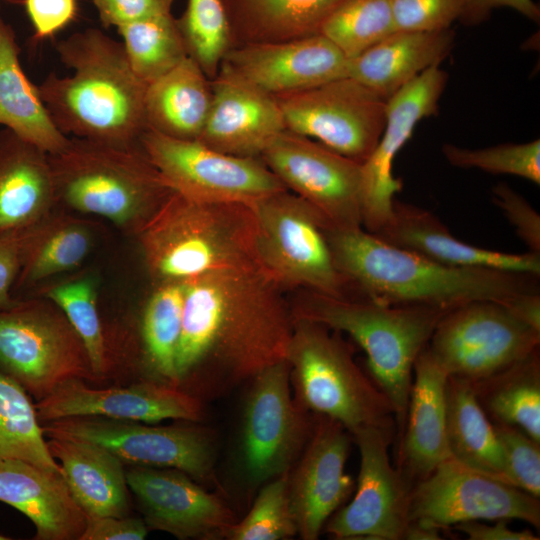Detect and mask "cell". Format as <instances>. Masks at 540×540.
I'll return each instance as SVG.
<instances>
[{
	"label": "cell",
	"mask_w": 540,
	"mask_h": 540,
	"mask_svg": "<svg viewBox=\"0 0 540 540\" xmlns=\"http://www.w3.org/2000/svg\"><path fill=\"white\" fill-rule=\"evenodd\" d=\"M408 517L440 530L467 521L500 519L539 528L540 501L449 457L412 487Z\"/></svg>",
	"instance_id": "obj_15"
},
{
	"label": "cell",
	"mask_w": 540,
	"mask_h": 540,
	"mask_svg": "<svg viewBox=\"0 0 540 540\" xmlns=\"http://www.w3.org/2000/svg\"><path fill=\"white\" fill-rule=\"evenodd\" d=\"M175 0H92L105 27L121 26L171 13Z\"/></svg>",
	"instance_id": "obj_47"
},
{
	"label": "cell",
	"mask_w": 540,
	"mask_h": 540,
	"mask_svg": "<svg viewBox=\"0 0 540 540\" xmlns=\"http://www.w3.org/2000/svg\"><path fill=\"white\" fill-rule=\"evenodd\" d=\"M396 30L432 32L460 20L468 0H389Z\"/></svg>",
	"instance_id": "obj_45"
},
{
	"label": "cell",
	"mask_w": 540,
	"mask_h": 540,
	"mask_svg": "<svg viewBox=\"0 0 540 540\" xmlns=\"http://www.w3.org/2000/svg\"><path fill=\"white\" fill-rule=\"evenodd\" d=\"M540 331L503 303L472 301L443 315L427 345L446 371L470 382L486 378L539 349Z\"/></svg>",
	"instance_id": "obj_12"
},
{
	"label": "cell",
	"mask_w": 540,
	"mask_h": 540,
	"mask_svg": "<svg viewBox=\"0 0 540 540\" xmlns=\"http://www.w3.org/2000/svg\"><path fill=\"white\" fill-rule=\"evenodd\" d=\"M91 247V234L76 222L38 224L27 232L18 285L36 282L77 267Z\"/></svg>",
	"instance_id": "obj_38"
},
{
	"label": "cell",
	"mask_w": 540,
	"mask_h": 540,
	"mask_svg": "<svg viewBox=\"0 0 540 540\" xmlns=\"http://www.w3.org/2000/svg\"><path fill=\"white\" fill-rule=\"evenodd\" d=\"M39 421L67 417L100 416L112 419L157 423L166 419L199 422L203 401L177 386L143 382L123 388L96 389L82 379L58 385L35 405Z\"/></svg>",
	"instance_id": "obj_20"
},
{
	"label": "cell",
	"mask_w": 540,
	"mask_h": 540,
	"mask_svg": "<svg viewBox=\"0 0 540 540\" xmlns=\"http://www.w3.org/2000/svg\"><path fill=\"white\" fill-rule=\"evenodd\" d=\"M26 12L37 39L52 37L77 15L76 0H25Z\"/></svg>",
	"instance_id": "obj_48"
},
{
	"label": "cell",
	"mask_w": 540,
	"mask_h": 540,
	"mask_svg": "<svg viewBox=\"0 0 540 540\" xmlns=\"http://www.w3.org/2000/svg\"><path fill=\"white\" fill-rule=\"evenodd\" d=\"M455 44L449 28L432 32L396 30L348 61V77L384 100L427 69L440 66Z\"/></svg>",
	"instance_id": "obj_27"
},
{
	"label": "cell",
	"mask_w": 540,
	"mask_h": 540,
	"mask_svg": "<svg viewBox=\"0 0 540 540\" xmlns=\"http://www.w3.org/2000/svg\"><path fill=\"white\" fill-rule=\"evenodd\" d=\"M140 148L165 184L191 200L252 205L287 190L257 158L223 153L199 140L173 138L147 128Z\"/></svg>",
	"instance_id": "obj_9"
},
{
	"label": "cell",
	"mask_w": 540,
	"mask_h": 540,
	"mask_svg": "<svg viewBox=\"0 0 540 540\" xmlns=\"http://www.w3.org/2000/svg\"><path fill=\"white\" fill-rule=\"evenodd\" d=\"M381 240L435 262L540 276V254H513L460 241L430 211L394 200L390 221L373 233Z\"/></svg>",
	"instance_id": "obj_25"
},
{
	"label": "cell",
	"mask_w": 540,
	"mask_h": 540,
	"mask_svg": "<svg viewBox=\"0 0 540 540\" xmlns=\"http://www.w3.org/2000/svg\"><path fill=\"white\" fill-rule=\"evenodd\" d=\"M46 443L51 455L60 460L68 488L86 515H126L128 485L120 458L85 440L51 437Z\"/></svg>",
	"instance_id": "obj_29"
},
{
	"label": "cell",
	"mask_w": 540,
	"mask_h": 540,
	"mask_svg": "<svg viewBox=\"0 0 540 540\" xmlns=\"http://www.w3.org/2000/svg\"><path fill=\"white\" fill-rule=\"evenodd\" d=\"M441 530L419 522L409 521L402 540H440Z\"/></svg>",
	"instance_id": "obj_54"
},
{
	"label": "cell",
	"mask_w": 540,
	"mask_h": 540,
	"mask_svg": "<svg viewBox=\"0 0 540 540\" xmlns=\"http://www.w3.org/2000/svg\"><path fill=\"white\" fill-rule=\"evenodd\" d=\"M140 233L148 268L159 283L189 281L223 269L265 272L251 205L199 202L172 192Z\"/></svg>",
	"instance_id": "obj_4"
},
{
	"label": "cell",
	"mask_w": 540,
	"mask_h": 540,
	"mask_svg": "<svg viewBox=\"0 0 540 540\" xmlns=\"http://www.w3.org/2000/svg\"><path fill=\"white\" fill-rule=\"evenodd\" d=\"M263 269L280 285L328 296H346L351 286L334 262L324 218L305 200L283 190L251 205Z\"/></svg>",
	"instance_id": "obj_8"
},
{
	"label": "cell",
	"mask_w": 540,
	"mask_h": 540,
	"mask_svg": "<svg viewBox=\"0 0 540 540\" xmlns=\"http://www.w3.org/2000/svg\"><path fill=\"white\" fill-rule=\"evenodd\" d=\"M286 360L294 399L307 411L339 422L351 435L364 427H397L393 404L358 366L340 332L293 318Z\"/></svg>",
	"instance_id": "obj_7"
},
{
	"label": "cell",
	"mask_w": 540,
	"mask_h": 540,
	"mask_svg": "<svg viewBox=\"0 0 540 540\" xmlns=\"http://www.w3.org/2000/svg\"><path fill=\"white\" fill-rule=\"evenodd\" d=\"M339 272L363 296L392 305L451 310L539 291L538 275L488 268L448 266L393 246L363 227H326Z\"/></svg>",
	"instance_id": "obj_2"
},
{
	"label": "cell",
	"mask_w": 540,
	"mask_h": 540,
	"mask_svg": "<svg viewBox=\"0 0 540 540\" xmlns=\"http://www.w3.org/2000/svg\"><path fill=\"white\" fill-rule=\"evenodd\" d=\"M348 61L331 41L315 34L230 48L221 66L259 89L278 96L346 77Z\"/></svg>",
	"instance_id": "obj_22"
},
{
	"label": "cell",
	"mask_w": 540,
	"mask_h": 540,
	"mask_svg": "<svg viewBox=\"0 0 540 540\" xmlns=\"http://www.w3.org/2000/svg\"><path fill=\"white\" fill-rule=\"evenodd\" d=\"M492 525L479 521H467L453 526L470 540H538L531 530L516 531L509 527V521L500 519Z\"/></svg>",
	"instance_id": "obj_52"
},
{
	"label": "cell",
	"mask_w": 540,
	"mask_h": 540,
	"mask_svg": "<svg viewBox=\"0 0 540 540\" xmlns=\"http://www.w3.org/2000/svg\"><path fill=\"white\" fill-rule=\"evenodd\" d=\"M187 281L159 283L145 307L142 335L150 366L160 382L177 386L175 358Z\"/></svg>",
	"instance_id": "obj_37"
},
{
	"label": "cell",
	"mask_w": 540,
	"mask_h": 540,
	"mask_svg": "<svg viewBox=\"0 0 540 540\" xmlns=\"http://www.w3.org/2000/svg\"><path fill=\"white\" fill-rule=\"evenodd\" d=\"M351 434L337 421L315 415L310 438L289 473L288 492L297 534L318 539L326 522L355 489L346 473Z\"/></svg>",
	"instance_id": "obj_19"
},
{
	"label": "cell",
	"mask_w": 540,
	"mask_h": 540,
	"mask_svg": "<svg viewBox=\"0 0 540 540\" xmlns=\"http://www.w3.org/2000/svg\"><path fill=\"white\" fill-rule=\"evenodd\" d=\"M448 374L427 346L413 366L406 418L400 434L398 465L413 487L450 457L446 441Z\"/></svg>",
	"instance_id": "obj_24"
},
{
	"label": "cell",
	"mask_w": 540,
	"mask_h": 540,
	"mask_svg": "<svg viewBox=\"0 0 540 540\" xmlns=\"http://www.w3.org/2000/svg\"><path fill=\"white\" fill-rule=\"evenodd\" d=\"M507 7L539 23L540 8L534 0H468L460 22L474 26L486 21L494 9Z\"/></svg>",
	"instance_id": "obj_51"
},
{
	"label": "cell",
	"mask_w": 540,
	"mask_h": 540,
	"mask_svg": "<svg viewBox=\"0 0 540 540\" xmlns=\"http://www.w3.org/2000/svg\"><path fill=\"white\" fill-rule=\"evenodd\" d=\"M117 29L132 71L146 85L188 57L177 18L172 13L136 21Z\"/></svg>",
	"instance_id": "obj_36"
},
{
	"label": "cell",
	"mask_w": 540,
	"mask_h": 540,
	"mask_svg": "<svg viewBox=\"0 0 540 540\" xmlns=\"http://www.w3.org/2000/svg\"><path fill=\"white\" fill-rule=\"evenodd\" d=\"M504 305L514 317L540 331V291L516 295Z\"/></svg>",
	"instance_id": "obj_53"
},
{
	"label": "cell",
	"mask_w": 540,
	"mask_h": 540,
	"mask_svg": "<svg viewBox=\"0 0 540 540\" xmlns=\"http://www.w3.org/2000/svg\"><path fill=\"white\" fill-rule=\"evenodd\" d=\"M48 157L56 198L122 226L140 229L173 192L141 148L73 137Z\"/></svg>",
	"instance_id": "obj_6"
},
{
	"label": "cell",
	"mask_w": 540,
	"mask_h": 540,
	"mask_svg": "<svg viewBox=\"0 0 540 540\" xmlns=\"http://www.w3.org/2000/svg\"><path fill=\"white\" fill-rule=\"evenodd\" d=\"M47 297L65 313L80 337L94 374L106 369L105 344L91 279H79L51 288Z\"/></svg>",
	"instance_id": "obj_43"
},
{
	"label": "cell",
	"mask_w": 540,
	"mask_h": 540,
	"mask_svg": "<svg viewBox=\"0 0 540 540\" xmlns=\"http://www.w3.org/2000/svg\"><path fill=\"white\" fill-rule=\"evenodd\" d=\"M56 52L71 74L52 72L38 85L55 126L67 137L140 148L147 85L132 71L122 42L88 28L58 41Z\"/></svg>",
	"instance_id": "obj_3"
},
{
	"label": "cell",
	"mask_w": 540,
	"mask_h": 540,
	"mask_svg": "<svg viewBox=\"0 0 540 540\" xmlns=\"http://www.w3.org/2000/svg\"><path fill=\"white\" fill-rule=\"evenodd\" d=\"M0 501L33 522L38 540H79L86 527L65 477L21 459L0 462Z\"/></svg>",
	"instance_id": "obj_26"
},
{
	"label": "cell",
	"mask_w": 540,
	"mask_h": 540,
	"mask_svg": "<svg viewBox=\"0 0 540 540\" xmlns=\"http://www.w3.org/2000/svg\"><path fill=\"white\" fill-rule=\"evenodd\" d=\"M177 23L188 56L213 79L233 39L225 0H187Z\"/></svg>",
	"instance_id": "obj_40"
},
{
	"label": "cell",
	"mask_w": 540,
	"mask_h": 540,
	"mask_svg": "<svg viewBox=\"0 0 540 540\" xmlns=\"http://www.w3.org/2000/svg\"><path fill=\"white\" fill-rule=\"evenodd\" d=\"M275 97L286 130L359 163L370 155L384 128L386 100L348 76Z\"/></svg>",
	"instance_id": "obj_14"
},
{
	"label": "cell",
	"mask_w": 540,
	"mask_h": 540,
	"mask_svg": "<svg viewBox=\"0 0 540 540\" xmlns=\"http://www.w3.org/2000/svg\"><path fill=\"white\" fill-rule=\"evenodd\" d=\"M126 481L148 528L179 539L214 540L227 538L236 522L227 504L180 470L136 466Z\"/></svg>",
	"instance_id": "obj_21"
},
{
	"label": "cell",
	"mask_w": 540,
	"mask_h": 540,
	"mask_svg": "<svg viewBox=\"0 0 540 540\" xmlns=\"http://www.w3.org/2000/svg\"><path fill=\"white\" fill-rule=\"evenodd\" d=\"M394 31L389 0H344L326 18L320 34L350 60Z\"/></svg>",
	"instance_id": "obj_39"
},
{
	"label": "cell",
	"mask_w": 540,
	"mask_h": 540,
	"mask_svg": "<svg viewBox=\"0 0 540 540\" xmlns=\"http://www.w3.org/2000/svg\"><path fill=\"white\" fill-rule=\"evenodd\" d=\"M261 157L285 188L315 208L329 228L362 227L361 163L288 130Z\"/></svg>",
	"instance_id": "obj_16"
},
{
	"label": "cell",
	"mask_w": 540,
	"mask_h": 540,
	"mask_svg": "<svg viewBox=\"0 0 540 540\" xmlns=\"http://www.w3.org/2000/svg\"><path fill=\"white\" fill-rule=\"evenodd\" d=\"M147 533L148 527L141 519L87 515L79 540H142Z\"/></svg>",
	"instance_id": "obj_49"
},
{
	"label": "cell",
	"mask_w": 540,
	"mask_h": 540,
	"mask_svg": "<svg viewBox=\"0 0 540 540\" xmlns=\"http://www.w3.org/2000/svg\"><path fill=\"white\" fill-rule=\"evenodd\" d=\"M212 101L197 140L239 157H261L286 130L275 96L220 66L211 81Z\"/></svg>",
	"instance_id": "obj_23"
},
{
	"label": "cell",
	"mask_w": 540,
	"mask_h": 540,
	"mask_svg": "<svg viewBox=\"0 0 540 540\" xmlns=\"http://www.w3.org/2000/svg\"><path fill=\"white\" fill-rule=\"evenodd\" d=\"M29 229L0 234V308L15 303L11 298V288L21 269L24 243Z\"/></svg>",
	"instance_id": "obj_50"
},
{
	"label": "cell",
	"mask_w": 540,
	"mask_h": 540,
	"mask_svg": "<svg viewBox=\"0 0 540 540\" xmlns=\"http://www.w3.org/2000/svg\"><path fill=\"white\" fill-rule=\"evenodd\" d=\"M446 441L454 460L513 485L493 423L478 404L470 381L456 376H448L446 384Z\"/></svg>",
	"instance_id": "obj_32"
},
{
	"label": "cell",
	"mask_w": 540,
	"mask_h": 540,
	"mask_svg": "<svg viewBox=\"0 0 540 540\" xmlns=\"http://www.w3.org/2000/svg\"><path fill=\"white\" fill-rule=\"evenodd\" d=\"M250 383L240 461L247 482L258 486L290 472L310 438L315 415L292 397L287 360L265 368Z\"/></svg>",
	"instance_id": "obj_11"
},
{
	"label": "cell",
	"mask_w": 540,
	"mask_h": 540,
	"mask_svg": "<svg viewBox=\"0 0 540 540\" xmlns=\"http://www.w3.org/2000/svg\"><path fill=\"white\" fill-rule=\"evenodd\" d=\"M442 154L449 164L490 174L512 175L540 184V140L485 148H465L446 143Z\"/></svg>",
	"instance_id": "obj_42"
},
{
	"label": "cell",
	"mask_w": 540,
	"mask_h": 540,
	"mask_svg": "<svg viewBox=\"0 0 540 540\" xmlns=\"http://www.w3.org/2000/svg\"><path fill=\"white\" fill-rule=\"evenodd\" d=\"M43 435L35 406L26 390L0 370V462L21 459L64 476Z\"/></svg>",
	"instance_id": "obj_35"
},
{
	"label": "cell",
	"mask_w": 540,
	"mask_h": 540,
	"mask_svg": "<svg viewBox=\"0 0 540 540\" xmlns=\"http://www.w3.org/2000/svg\"><path fill=\"white\" fill-rule=\"evenodd\" d=\"M7 539H10V538L0 534V540H7Z\"/></svg>",
	"instance_id": "obj_55"
},
{
	"label": "cell",
	"mask_w": 540,
	"mask_h": 540,
	"mask_svg": "<svg viewBox=\"0 0 540 540\" xmlns=\"http://www.w3.org/2000/svg\"><path fill=\"white\" fill-rule=\"evenodd\" d=\"M493 425L512 484L540 498V443L515 426Z\"/></svg>",
	"instance_id": "obj_44"
},
{
	"label": "cell",
	"mask_w": 540,
	"mask_h": 540,
	"mask_svg": "<svg viewBox=\"0 0 540 540\" xmlns=\"http://www.w3.org/2000/svg\"><path fill=\"white\" fill-rule=\"evenodd\" d=\"M289 473L266 482L249 513L242 521L235 522L227 539L284 540L297 535L288 492Z\"/></svg>",
	"instance_id": "obj_41"
},
{
	"label": "cell",
	"mask_w": 540,
	"mask_h": 540,
	"mask_svg": "<svg viewBox=\"0 0 540 540\" xmlns=\"http://www.w3.org/2000/svg\"><path fill=\"white\" fill-rule=\"evenodd\" d=\"M0 370L37 400L66 380L94 375L68 319L31 302L0 308Z\"/></svg>",
	"instance_id": "obj_10"
},
{
	"label": "cell",
	"mask_w": 540,
	"mask_h": 540,
	"mask_svg": "<svg viewBox=\"0 0 540 540\" xmlns=\"http://www.w3.org/2000/svg\"><path fill=\"white\" fill-rule=\"evenodd\" d=\"M470 383L478 404L493 424L515 426L540 443L539 349Z\"/></svg>",
	"instance_id": "obj_34"
},
{
	"label": "cell",
	"mask_w": 540,
	"mask_h": 540,
	"mask_svg": "<svg viewBox=\"0 0 540 540\" xmlns=\"http://www.w3.org/2000/svg\"><path fill=\"white\" fill-rule=\"evenodd\" d=\"M449 310L392 305L363 296H328L310 292L293 318L319 323L348 334L365 352L369 374L395 408L400 436L406 418L413 366Z\"/></svg>",
	"instance_id": "obj_5"
},
{
	"label": "cell",
	"mask_w": 540,
	"mask_h": 540,
	"mask_svg": "<svg viewBox=\"0 0 540 540\" xmlns=\"http://www.w3.org/2000/svg\"><path fill=\"white\" fill-rule=\"evenodd\" d=\"M212 101L211 81L191 58L147 85V128L169 137L197 140Z\"/></svg>",
	"instance_id": "obj_31"
},
{
	"label": "cell",
	"mask_w": 540,
	"mask_h": 540,
	"mask_svg": "<svg viewBox=\"0 0 540 540\" xmlns=\"http://www.w3.org/2000/svg\"><path fill=\"white\" fill-rule=\"evenodd\" d=\"M394 434L395 428L364 427L351 435L360 468L353 499L324 526L335 539L402 540L412 487L391 464Z\"/></svg>",
	"instance_id": "obj_17"
},
{
	"label": "cell",
	"mask_w": 540,
	"mask_h": 540,
	"mask_svg": "<svg viewBox=\"0 0 540 540\" xmlns=\"http://www.w3.org/2000/svg\"><path fill=\"white\" fill-rule=\"evenodd\" d=\"M194 424L149 426L138 421L77 416L47 422L44 435L101 445L121 461L142 467L180 470L205 482L213 474V434Z\"/></svg>",
	"instance_id": "obj_13"
},
{
	"label": "cell",
	"mask_w": 540,
	"mask_h": 540,
	"mask_svg": "<svg viewBox=\"0 0 540 540\" xmlns=\"http://www.w3.org/2000/svg\"><path fill=\"white\" fill-rule=\"evenodd\" d=\"M492 199L529 252L540 254V215L518 192L504 183L492 189Z\"/></svg>",
	"instance_id": "obj_46"
},
{
	"label": "cell",
	"mask_w": 540,
	"mask_h": 540,
	"mask_svg": "<svg viewBox=\"0 0 540 540\" xmlns=\"http://www.w3.org/2000/svg\"><path fill=\"white\" fill-rule=\"evenodd\" d=\"M13 28L0 17V124L48 154L69 142L53 123L19 59Z\"/></svg>",
	"instance_id": "obj_30"
},
{
	"label": "cell",
	"mask_w": 540,
	"mask_h": 540,
	"mask_svg": "<svg viewBox=\"0 0 540 540\" xmlns=\"http://www.w3.org/2000/svg\"><path fill=\"white\" fill-rule=\"evenodd\" d=\"M293 315L260 269H223L187 281L176 351L177 387L216 399L286 360Z\"/></svg>",
	"instance_id": "obj_1"
},
{
	"label": "cell",
	"mask_w": 540,
	"mask_h": 540,
	"mask_svg": "<svg viewBox=\"0 0 540 540\" xmlns=\"http://www.w3.org/2000/svg\"><path fill=\"white\" fill-rule=\"evenodd\" d=\"M344 0H225L233 38L245 43L280 42L320 34Z\"/></svg>",
	"instance_id": "obj_33"
},
{
	"label": "cell",
	"mask_w": 540,
	"mask_h": 540,
	"mask_svg": "<svg viewBox=\"0 0 540 540\" xmlns=\"http://www.w3.org/2000/svg\"><path fill=\"white\" fill-rule=\"evenodd\" d=\"M56 198L48 153L9 129L0 132V234L38 224Z\"/></svg>",
	"instance_id": "obj_28"
},
{
	"label": "cell",
	"mask_w": 540,
	"mask_h": 540,
	"mask_svg": "<svg viewBox=\"0 0 540 540\" xmlns=\"http://www.w3.org/2000/svg\"><path fill=\"white\" fill-rule=\"evenodd\" d=\"M447 81L440 66L431 67L386 101L381 136L361 163V214L366 231L376 233L390 221L395 195L402 189L401 180L393 175L394 160L417 124L437 114Z\"/></svg>",
	"instance_id": "obj_18"
}]
</instances>
